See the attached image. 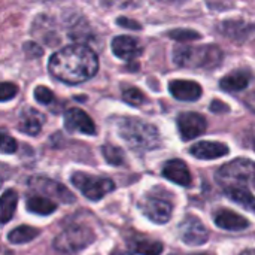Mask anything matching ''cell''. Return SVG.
<instances>
[{"label":"cell","mask_w":255,"mask_h":255,"mask_svg":"<svg viewBox=\"0 0 255 255\" xmlns=\"http://www.w3.org/2000/svg\"><path fill=\"white\" fill-rule=\"evenodd\" d=\"M34 99L40 105H51L55 97H54V93L49 88L40 85V87H36V90H34Z\"/></svg>","instance_id":"83f0119b"},{"label":"cell","mask_w":255,"mask_h":255,"mask_svg":"<svg viewBox=\"0 0 255 255\" xmlns=\"http://www.w3.org/2000/svg\"><path fill=\"white\" fill-rule=\"evenodd\" d=\"M0 185H1V179H0Z\"/></svg>","instance_id":"74e56055"},{"label":"cell","mask_w":255,"mask_h":255,"mask_svg":"<svg viewBox=\"0 0 255 255\" xmlns=\"http://www.w3.org/2000/svg\"><path fill=\"white\" fill-rule=\"evenodd\" d=\"M25 51H33V52L37 54V55L42 54V49H40L37 45H34V43H25Z\"/></svg>","instance_id":"836d02e7"},{"label":"cell","mask_w":255,"mask_h":255,"mask_svg":"<svg viewBox=\"0 0 255 255\" xmlns=\"http://www.w3.org/2000/svg\"><path fill=\"white\" fill-rule=\"evenodd\" d=\"M18 148V143L13 137L7 136L6 133H0V152L3 154H12Z\"/></svg>","instance_id":"f1b7e54d"},{"label":"cell","mask_w":255,"mask_h":255,"mask_svg":"<svg viewBox=\"0 0 255 255\" xmlns=\"http://www.w3.org/2000/svg\"><path fill=\"white\" fill-rule=\"evenodd\" d=\"M215 224L223 229V230H229V232H239V230H245L250 227V221L247 218H244L242 215L229 211V209H221L215 214L214 217Z\"/></svg>","instance_id":"2e32d148"},{"label":"cell","mask_w":255,"mask_h":255,"mask_svg":"<svg viewBox=\"0 0 255 255\" xmlns=\"http://www.w3.org/2000/svg\"><path fill=\"white\" fill-rule=\"evenodd\" d=\"M163 175H164V178H167L169 181H172L178 185H182V187L191 185V173L182 160L167 161L163 167Z\"/></svg>","instance_id":"e0dca14e"},{"label":"cell","mask_w":255,"mask_h":255,"mask_svg":"<svg viewBox=\"0 0 255 255\" xmlns=\"http://www.w3.org/2000/svg\"><path fill=\"white\" fill-rule=\"evenodd\" d=\"M220 30H223V33L235 40H242L245 39L251 31H254L255 27L247 22H239V21H227L223 24V27H220Z\"/></svg>","instance_id":"44dd1931"},{"label":"cell","mask_w":255,"mask_h":255,"mask_svg":"<svg viewBox=\"0 0 255 255\" xmlns=\"http://www.w3.org/2000/svg\"><path fill=\"white\" fill-rule=\"evenodd\" d=\"M102 152H103L105 160L109 164H112V166H121L124 163V152L118 146H114L111 143H106V145H103Z\"/></svg>","instance_id":"d4e9b609"},{"label":"cell","mask_w":255,"mask_h":255,"mask_svg":"<svg viewBox=\"0 0 255 255\" xmlns=\"http://www.w3.org/2000/svg\"><path fill=\"white\" fill-rule=\"evenodd\" d=\"M200 255H205V254H200Z\"/></svg>","instance_id":"f35d334b"},{"label":"cell","mask_w":255,"mask_h":255,"mask_svg":"<svg viewBox=\"0 0 255 255\" xmlns=\"http://www.w3.org/2000/svg\"><path fill=\"white\" fill-rule=\"evenodd\" d=\"M117 22H118V25L126 27V28H131V30H140V28H142V25H140L137 21L130 19V18H126V16L118 18V19H117Z\"/></svg>","instance_id":"4dcf8cb0"},{"label":"cell","mask_w":255,"mask_h":255,"mask_svg":"<svg viewBox=\"0 0 255 255\" xmlns=\"http://www.w3.org/2000/svg\"><path fill=\"white\" fill-rule=\"evenodd\" d=\"M112 255H130V254H127V253H121V251H117V253H114Z\"/></svg>","instance_id":"d590c367"},{"label":"cell","mask_w":255,"mask_h":255,"mask_svg":"<svg viewBox=\"0 0 255 255\" xmlns=\"http://www.w3.org/2000/svg\"><path fill=\"white\" fill-rule=\"evenodd\" d=\"M208 123L203 115L196 112H184L178 117V128L184 140H191L205 133Z\"/></svg>","instance_id":"30bf717a"},{"label":"cell","mask_w":255,"mask_h":255,"mask_svg":"<svg viewBox=\"0 0 255 255\" xmlns=\"http://www.w3.org/2000/svg\"><path fill=\"white\" fill-rule=\"evenodd\" d=\"M96 241V235L85 226H72L60 233L54 241V248L64 254L79 253Z\"/></svg>","instance_id":"5b68a950"},{"label":"cell","mask_w":255,"mask_h":255,"mask_svg":"<svg viewBox=\"0 0 255 255\" xmlns=\"http://www.w3.org/2000/svg\"><path fill=\"white\" fill-rule=\"evenodd\" d=\"M211 111L215 112V114H221V112H229L230 108H229V105H226V103H223L220 100H214L211 103Z\"/></svg>","instance_id":"1f68e13d"},{"label":"cell","mask_w":255,"mask_h":255,"mask_svg":"<svg viewBox=\"0 0 255 255\" xmlns=\"http://www.w3.org/2000/svg\"><path fill=\"white\" fill-rule=\"evenodd\" d=\"M241 255H255V250H250V251H245V253H242Z\"/></svg>","instance_id":"e575fe53"},{"label":"cell","mask_w":255,"mask_h":255,"mask_svg":"<svg viewBox=\"0 0 255 255\" xmlns=\"http://www.w3.org/2000/svg\"><path fill=\"white\" fill-rule=\"evenodd\" d=\"M18 87L12 82H0V102L10 100L16 96Z\"/></svg>","instance_id":"f546056e"},{"label":"cell","mask_w":255,"mask_h":255,"mask_svg":"<svg viewBox=\"0 0 255 255\" xmlns=\"http://www.w3.org/2000/svg\"><path fill=\"white\" fill-rule=\"evenodd\" d=\"M64 127L72 133H84V134H96V126L88 114L82 109L70 108L64 114Z\"/></svg>","instance_id":"8fae6325"},{"label":"cell","mask_w":255,"mask_h":255,"mask_svg":"<svg viewBox=\"0 0 255 255\" xmlns=\"http://www.w3.org/2000/svg\"><path fill=\"white\" fill-rule=\"evenodd\" d=\"M16 203H18V194L13 190H6L1 196H0V223H7L15 209H16Z\"/></svg>","instance_id":"7402d4cb"},{"label":"cell","mask_w":255,"mask_h":255,"mask_svg":"<svg viewBox=\"0 0 255 255\" xmlns=\"http://www.w3.org/2000/svg\"><path fill=\"white\" fill-rule=\"evenodd\" d=\"M169 91L175 99L182 102H196L202 96V87L194 81H172L169 84Z\"/></svg>","instance_id":"7c38bea8"},{"label":"cell","mask_w":255,"mask_h":255,"mask_svg":"<svg viewBox=\"0 0 255 255\" xmlns=\"http://www.w3.org/2000/svg\"><path fill=\"white\" fill-rule=\"evenodd\" d=\"M128 247H130L131 251H134V253L140 255H160L161 251H163V244L161 242L145 239V238L128 241Z\"/></svg>","instance_id":"d6986e66"},{"label":"cell","mask_w":255,"mask_h":255,"mask_svg":"<svg viewBox=\"0 0 255 255\" xmlns=\"http://www.w3.org/2000/svg\"><path fill=\"white\" fill-rule=\"evenodd\" d=\"M179 236L184 244L190 247H200L208 242L209 232L199 218L190 215L179 224Z\"/></svg>","instance_id":"52a82bcc"},{"label":"cell","mask_w":255,"mask_h":255,"mask_svg":"<svg viewBox=\"0 0 255 255\" xmlns=\"http://www.w3.org/2000/svg\"><path fill=\"white\" fill-rule=\"evenodd\" d=\"M223 60V52L217 45L203 46H181L173 52V61L181 67L188 69H212Z\"/></svg>","instance_id":"3957f363"},{"label":"cell","mask_w":255,"mask_h":255,"mask_svg":"<svg viewBox=\"0 0 255 255\" xmlns=\"http://www.w3.org/2000/svg\"><path fill=\"white\" fill-rule=\"evenodd\" d=\"M118 134L134 151L146 152L160 146L161 139L158 130L139 118H120L117 123Z\"/></svg>","instance_id":"7a4b0ae2"},{"label":"cell","mask_w":255,"mask_h":255,"mask_svg":"<svg viewBox=\"0 0 255 255\" xmlns=\"http://www.w3.org/2000/svg\"><path fill=\"white\" fill-rule=\"evenodd\" d=\"M191 155L200 160H215L229 154V146L221 142H197L190 148Z\"/></svg>","instance_id":"4fadbf2b"},{"label":"cell","mask_w":255,"mask_h":255,"mask_svg":"<svg viewBox=\"0 0 255 255\" xmlns=\"http://www.w3.org/2000/svg\"><path fill=\"white\" fill-rule=\"evenodd\" d=\"M169 37L179 40V42H187V40H196L200 37V34L194 30H188V28H178V30H172L169 31Z\"/></svg>","instance_id":"4316f807"},{"label":"cell","mask_w":255,"mask_h":255,"mask_svg":"<svg viewBox=\"0 0 255 255\" xmlns=\"http://www.w3.org/2000/svg\"><path fill=\"white\" fill-rule=\"evenodd\" d=\"M54 78L66 84H81L91 79L99 70L96 52L85 45H69L57 51L48 63Z\"/></svg>","instance_id":"6da1fadb"},{"label":"cell","mask_w":255,"mask_h":255,"mask_svg":"<svg viewBox=\"0 0 255 255\" xmlns=\"http://www.w3.org/2000/svg\"><path fill=\"white\" fill-rule=\"evenodd\" d=\"M57 209V205L42 196H31L27 199V211L37 215H49Z\"/></svg>","instance_id":"603a6c76"},{"label":"cell","mask_w":255,"mask_h":255,"mask_svg":"<svg viewBox=\"0 0 255 255\" xmlns=\"http://www.w3.org/2000/svg\"><path fill=\"white\" fill-rule=\"evenodd\" d=\"M28 185L31 188H34L36 191L45 194V196H49V197H54L57 200H60L61 203H72L75 202V196L64 187L61 185L60 182H55L52 179H48V178H42V176H36V178H31Z\"/></svg>","instance_id":"9c48e42d"},{"label":"cell","mask_w":255,"mask_h":255,"mask_svg":"<svg viewBox=\"0 0 255 255\" xmlns=\"http://www.w3.org/2000/svg\"><path fill=\"white\" fill-rule=\"evenodd\" d=\"M112 51L123 60H133L142 54V46L130 36H118L112 40Z\"/></svg>","instance_id":"9a60e30c"},{"label":"cell","mask_w":255,"mask_h":255,"mask_svg":"<svg viewBox=\"0 0 255 255\" xmlns=\"http://www.w3.org/2000/svg\"><path fill=\"white\" fill-rule=\"evenodd\" d=\"M123 99L128 103V105H131V106H140L143 102H145V96H143V93L140 91V90H137V88H127V90H124V93H123Z\"/></svg>","instance_id":"484cf974"},{"label":"cell","mask_w":255,"mask_h":255,"mask_svg":"<svg viewBox=\"0 0 255 255\" xmlns=\"http://www.w3.org/2000/svg\"><path fill=\"white\" fill-rule=\"evenodd\" d=\"M140 211L155 224H166L172 217V205L155 196H146L139 203Z\"/></svg>","instance_id":"ba28073f"},{"label":"cell","mask_w":255,"mask_h":255,"mask_svg":"<svg viewBox=\"0 0 255 255\" xmlns=\"http://www.w3.org/2000/svg\"><path fill=\"white\" fill-rule=\"evenodd\" d=\"M37 235H39V230L28 227V226H19L7 235V239L13 245H21V244H27L33 241Z\"/></svg>","instance_id":"cb8c5ba5"},{"label":"cell","mask_w":255,"mask_h":255,"mask_svg":"<svg viewBox=\"0 0 255 255\" xmlns=\"http://www.w3.org/2000/svg\"><path fill=\"white\" fill-rule=\"evenodd\" d=\"M245 105H247L253 112H255V91L250 93V94L245 97Z\"/></svg>","instance_id":"d6a6232c"},{"label":"cell","mask_w":255,"mask_h":255,"mask_svg":"<svg viewBox=\"0 0 255 255\" xmlns=\"http://www.w3.org/2000/svg\"><path fill=\"white\" fill-rule=\"evenodd\" d=\"M255 175V163L247 158H238L224 164L215 175L217 182L227 188L244 187Z\"/></svg>","instance_id":"277c9868"},{"label":"cell","mask_w":255,"mask_h":255,"mask_svg":"<svg viewBox=\"0 0 255 255\" xmlns=\"http://www.w3.org/2000/svg\"><path fill=\"white\" fill-rule=\"evenodd\" d=\"M253 179H254V185H255V175H254V178H253Z\"/></svg>","instance_id":"8d00e7d4"},{"label":"cell","mask_w":255,"mask_h":255,"mask_svg":"<svg viewBox=\"0 0 255 255\" xmlns=\"http://www.w3.org/2000/svg\"><path fill=\"white\" fill-rule=\"evenodd\" d=\"M251 81V73L248 70H235L229 75H226L221 81H220V87L224 91L229 93H236V91H242L248 87Z\"/></svg>","instance_id":"ac0fdd59"},{"label":"cell","mask_w":255,"mask_h":255,"mask_svg":"<svg viewBox=\"0 0 255 255\" xmlns=\"http://www.w3.org/2000/svg\"><path fill=\"white\" fill-rule=\"evenodd\" d=\"M43 124H45L43 114H40L39 111L33 108H24V111L19 115L18 128L28 136H36L40 133Z\"/></svg>","instance_id":"5bb4252c"},{"label":"cell","mask_w":255,"mask_h":255,"mask_svg":"<svg viewBox=\"0 0 255 255\" xmlns=\"http://www.w3.org/2000/svg\"><path fill=\"white\" fill-rule=\"evenodd\" d=\"M72 184L90 200H100L103 199L108 193H111L115 188V184L109 178H99L93 176L84 172H75L70 176Z\"/></svg>","instance_id":"8992f818"},{"label":"cell","mask_w":255,"mask_h":255,"mask_svg":"<svg viewBox=\"0 0 255 255\" xmlns=\"http://www.w3.org/2000/svg\"><path fill=\"white\" fill-rule=\"evenodd\" d=\"M226 196L233 200L235 203H238L239 206L245 208L247 211L255 212V197L245 188V187H239V188H227L224 190Z\"/></svg>","instance_id":"ffe728a7"}]
</instances>
